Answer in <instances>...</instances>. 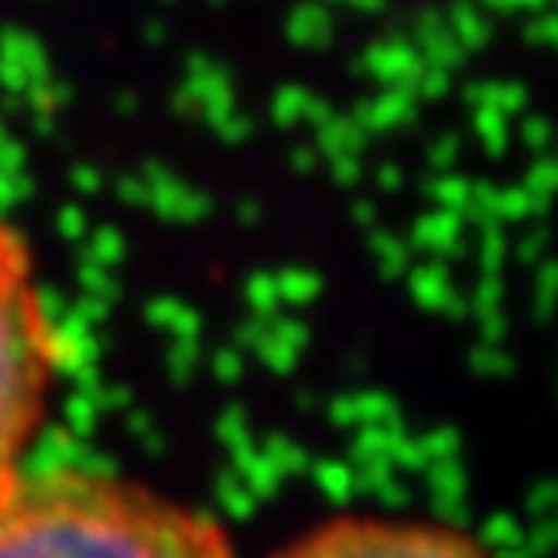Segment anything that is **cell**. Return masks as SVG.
Listing matches in <instances>:
<instances>
[{"label": "cell", "mask_w": 558, "mask_h": 558, "mask_svg": "<svg viewBox=\"0 0 558 558\" xmlns=\"http://www.w3.org/2000/svg\"><path fill=\"white\" fill-rule=\"evenodd\" d=\"M276 558H488L470 535L442 523L345 515L299 535Z\"/></svg>", "instance_id": "3"}, {"label": "cell", "mask_w": 558, "mask_h": 558, "mask_svg": "<svg viewBox=\"0 0 558 558\" xmlns=\"http://www.w3.org/2000/svg\"><path fill=\"white\" fill-rule=\"evenodd\" d=\"M0 558H233L221 523L105 473H24L0 497Z\"/></svg>", "instance_id": "1"}, {"label": "cell", "mask_w": 558, "mask_h": 558, "mask_svg": "<svg viewBox=\"0 0 558 558\" xmlns=\"http://www.w3.org/2000/svg\"><path fill=\"white\" fill-rule=\"evenodd\" d=\"M59 368L62 333L32 253L0 221V497L24 477V453L47 415Z\"/></svg>", "instance_id": "2"}]
</instances>
